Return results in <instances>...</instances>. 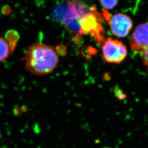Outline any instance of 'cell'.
Instances as JSON below:
<instances>
[{
	"instance_id": "cell-3",
	"label": "cell",
	"mask_w": 148,
	"mask_h": 148,
	"mask_svg": "<svg viewBox=\"0 0 148 148\" xmlns=\"http://www.w3.org/2000/svg\"><path fill=\"white\" fill-rule=\"evenodd\" d=\"M104 59L109 63H121L127 56V47L122 41L112 38L105 40L102 46Z\"/></svg>"
},
{
	"instance_id": "cell-9",
	"label": "cell",
	"mask_w": 148,
	"mask_h": 148,
	"mask_svg": "<svg viewBox=\"0 0 148 148\" xmlns=\"http://www.w3.org/2000/svg\"><path fill=\"white\" fill-rule=\"evenodd\" d=\"M114 93L116 97L119 100H122L126 97L125 94H124L123 92L119 88H115L114 90Z\"/></svg>"
},
{
	"instance_id": "cell-4",
	"label": "cell",
	"mask_w": 148,
	"mask_h": 148,
	"mask_svg": "<svg viewBox=\"0 0 148 148\" xmlns=\"http://www.w3.org/2000/svg\"><path fill=\"white\" fill-rule=\"evenodd\" d=\"M107 21L110 25L112 34L120 38L126 37L132 27L131 18L122 13H118L110 17Z\"/></svg>"
},
{
	"instance_id": "cell-2",
	"label": "cell",
	"mask_w": 148,
	"mask_h": 148,
	"mask_svg": "<svg viewBox=\"0 0 148 148\" xmlns=\"http://www.w3.org/2000/svg\"><path fill=\"white\" fill-rule=\"evenodd\" d=\"M101 14L92 7L90 11L84 14L78 21V34H90L97 40L99 43L104 42V32L102 27Z\"/></svg>"
},
{
	"instance_id": "cell-6",
	"label": "cell",
	"mask_w": 148,
	"mask_h": 148,
	"mask_svg": "<svg viewBox=\"0 0 148 148\" xmlns=\"http://www.w3.org/2000/svg\"><path fill=\"white\" fill-rule=\"evenodd\" d=\"M20 38V35L18 32L14 29L8 30L5 34L4 40H5L9 47L11 54L16 47Z\"/></svg>"
},
{
	"instance_id": "cell-8",
	"label": "cell",
	"mask_w": 148,
	"mask_h": 148,
	"mask_svg": "<svg viewBox=\"0 0 148 148\" xmlns=\"http://www.w3.org/2000/svg\"><path fill=\"white\" fill-rule=\"evenodd\" d=\"M119 0H100L102 7L106 10H112L116 5Z\"/></svg>"
},
{
	"instance_id": "cell-7",
	"label": "cell",
	"mask_w": 148,
	"mask_h": 148,
	"mask_svg": "<svg viewBox=\"0 0 148 148\" xmlns=\"http://www.w3.org/2000/svg\"><path fill=\"white\" fill-rule=\"evenodd\" d=\"M11 54L10 49L4 38L0 37V63L8 58Z\"/></svg>"
},
{
	"instance_id": "cell-5",
	"label": "cell",
	"mask_w": 148,
	"mask_h": 148,
	"mask_svg": "<svg viewBox=\"0 0 148 148\" xmlns=\"http://www.w3.org/2000/svg\"><path fill=\"white\" fill-rule=\"evenodd\" d=\"M130 48L136 54L141 56L148 47V23L137 26L130 41Z\"/></svg>"
},
{
	"instance_id": "cell-11",
	"label": "cell",
	"mask_w": 148,
	"mask_h": 148,
	"mask_svg": "<svg viewBox=\"0 0 148 148\" xmlns=\"http://www.w3.org/2000/svg\"><path fill=\"white\" fill-rule=\"evenodd\" d=\"M11 8L8 5H4L1 9V13L5 16H7L11 13Z\"/></svg>"
},
{
	"instance_id": "cell-10",
	"label": "cell",
	"mask_w": 148,
	"mask_h": 148,
	"mask_svg": "<svg viewBox=\"0 0 148 148\" xmlns=\"http://www.w3.org/2000/svg\"><path fill=\"white\" fill-rule=\"evenodd\" d=\"M144 64L147 66L148 70V47L141 55Z\"/></svg>"
},
{
	"instance_id": "cell-1",
	"label": "cell",
	"mask_w": 148,
	"mask_h": 148,
	"mask_svg": "<svg viewBox=\"0 0 148 148\" xmlns=\"http://www.w3.org/2000/svg\"><path fill=\"white\" fill-rule=\"evenodd\" d=\"M23 59L27 71L38 75L51 73L59 61L58 56L53 47L38 42L29 47Z\"/></svg>"
}]
</instances>
